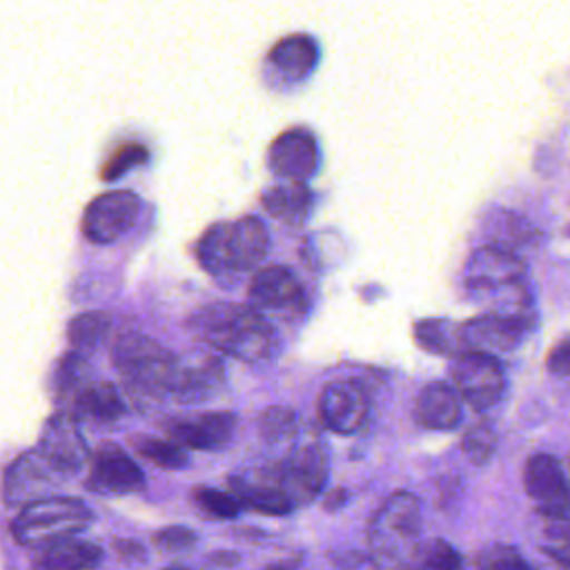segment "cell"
Instances as JSON below:
<instances>
[{
    "label": "cell",
    "mask_w": 570,
    "mask_h": 570,
    "mask_svg": "<svg viewBox=\"0 0 570 570\" xmlns=\"http://www.w3.org/2000/svg\"><path fill=\"white\" fill-rule=\"evenodd\" d=\"M450 379L459 399L479 412L497 405L505 390L503 367L499 358L490 354H479V352L456 354L450 367Z\"/></svg>",
    "instance_id": "obj_7"
},
{
    "label": "cell",
    "mask_w": 570,
    "mask_h": 570,
    "mask_svg": "<svg viewBox=\"0 0 570 570\" xmlns=\"http://www.w3.org/2000/svg\"><path fill=\"white\" fill-rule=\"evenodd\" d=\"M223 363L216 356L209 354H200L194 358L183 361L178 365V374L171 387V399H176L178 403L191 405V403H200L205 399H209L223 383Z\"/></svg>",
    "instance_id": "obj_20"
},
{
    "label": "cell",
    "mask_w": 570,
    "mask_h": 570,
    "mask_svg": "<svg viewBox=\"0 0 570 570\" xmlns=\"http://www.w3.org/2000/svg\"><path fill=\"white\" fill-rule=\"evenodd\" d=\"M236 428L232 412H207L187 419H171L165 423L167 436L180 448L216 450L229 443Z\"/></svg>",
    "instance_id": "obj_17"
},
{
    "label": "cell",
    "mask_w": 570,
    "mask_h": 570,
    "mask_svg": "<svg viewBox=\"0 0 570 570\" xmlns=\"http://www.w3.org/2000/svg\"><path fill=\"white\" fill-rule=\"evenodd\" d=\"M546 367H548V372H552L557 376H570V338L559 341L550 350V354L546 358Z\"/></svg>",
    "instance_id": "obj_37"
},
{
    "label": "cell",
    "mask_w": 570,
    "mask_h": 570,
    "mask_svg": "<svg viewBox=\"0 0 570 570\" xmlns=\"http://www.w3.org/2000/svg\"><path fill=\"white\" fill-rule=\"evenodd\" d=\"M165 570H185V568H178V566H169V568H165Z\"/></svg>",
    "instance_id": "obj_43"
},
{
    "label": "cell",
    "mask_w": 570,
    "mask_h": 570,
    "mask_svg": "<svg viewBox=\"0 0 570 570\" xmlns=\"http://www.w3.org/2000/svg\"><path fill=\"white\" fill-rule=\"evenodd\" d=\"M541 548L557 566L570 570V519L548 521Z\"/></svg>",
    "instance_id": "obj_35"
},
{
    "label": "cell",
    "mask_w": 570,
    "mask_h": 570,
    "mask_svg": "<svg viewBox=\"0 0 570 570\" xmlns=\"http://www.w3.org/2000/svg\"><path fill=\"white\" fill-rule=\"evenodd\" d=\"M249 305L265 314H278L283 318H294L305 312V294L296 276L281 265H269L258 269L249 283Z\"/></svg>",
    "instance_id": "obj_13"
},
{
    "label": "cell",
    "mask_w": 570,
    "mask_h": 570,
    "mask_svg": "<svg viewBox=\"0 0 570 570\" xmlns=\"http://www.w3.org/2000/svg\"><path fill=\"white\" fill-rule=\"evenodd\" d=\"M461 450L463 454L476 463L483 465L485 461H490L497 452V432L490 423H476L472 425L463 439H461Z\"/></svg>",
    "instance_id": "obj_34"
},
{
    "label": "cell",
    "mask_w": 570,
    "mask_h": 570,
    "mask_svg": "<svg viewBox=\"0 0 570 570\" xmlns=\"http://www.w3.org/2000/svg\"><path fill=\"white\" fill-rule=\"evenodd\" d=\"M191 499L196 508L209 519H234L243 508L234 494H227L216 488H205V485L196 488L191 492Z\"/></svg>",
    "instance_id": "obj_32"
},
{
    "label": "cell",
    "mask_w": 570,
    "mask_h": 570,
    "mask_svg": "<svg viewBox=\"0 0 570 570\" xmlns=\"http://www.w3.org/2000/svg\"><path fill=\"white\" fill-rule=\"evenodd\" d=\"M318 165V149L312 134L292 129L281 134L269 147V167L289 183H305Z\"/></svg>",
    "instance_id": "obj_18"
},
{
    "label": "cell",
    "mask_w": 570,
    "mask_h": 570,
    "mask_svg": "<svg viewBox=\"0 0 570 570\" xmlns=\"http://www.w3.org/2000/svg\"><path fill=\"white\" fill-rule=\"evenodd\" d=\"M229 488L243 508H249L269 517H283L294 508V503L276 483L272 470L263 472V481H247L240 476H232Z\"/></svg>",
    "instance_id": "obj_23"
},
{
    "label": "cell",
    "mask_w": 570,
    "mask_h": 570,
    "mask_svg": "<svg viewBox=\"0 0 570 570\" xmlns=\"http://www.w3.org/2000/svg\"><path fill=\"white\" fill-rule=\"evenodd\" d=\"M309 203L312 196L305 183L274 185L263 194V207L267 209V214L287 225H298L307 216Z\"/></svg>",
    "instance_id": "obj_25"
},
{
    "label": "cell",
    "mask_w": 570,
    "mask_h": 570,
    "mask_svg": "<svg viewBox=\"0 0 570 570\" xmlns=\"http://www.w3.org/2000/svg\"><path fill=\"white\" fill-rule=\"evenodd\" d=\"M140 198L127 189L105 191L94 198L82 216V236L96 245H109L122 238L140 214Z\"/></svg>",
    "instance_id": "obj_10"
},
{
    "label": "cell",
    "mask_w": 570,
    "mask_h": 570,
    "mask_svg": "<svg viewBox=\"0 0 570 570\" xmlns=\"http://www.w3.org/2000/svg\"><path fill=\"white\" fill-rule=\"evenodd\" d=\"M154 546L165 550V552H180V550H187L191 548L198 537L191 528H185V525H167V528H160L154 532L151 537Z\"/></svg>",
    "instance_id": "obj_36"
},
{
    "label": "cell",
    "mask_w": 570,
    "mask_h": 570,
    "mask_svg": "<svg viewBox=\"0 0 570 570\" xmlns=\"http://www.w3.org/2000/svg\"><path fill=\"white\" fill-rule=\"evenodd\" d=\"M209 563L229 568V566H236V563H238V554H236V552H229V550H218V552H214V554L209 557Z\"/></svg>",
    "instance_id": "obj_41"
},
{
    "label": "cell",
    "mask_w": 570,
    "mask_h": 570,
    "mask_svg": "<svg viewBox=\"0 0 570 570\" xmlns=\"http://www.w3.org/2000/svg\"><path fill=\"white\" fill-rule=\"evenodd\" d=\"M114 552L125 563H134V561L145 559V548L140 543L131 541V539H116L114 541Z\"/></svg>",
    "instance_id": "obj_39"
},
{
    "label": "cell",
    "mask_w": 570,
    "mask_h": 570,
    "mask_svg": "<svg viewBox=\"0 0 570 570\" xmlns=\"http://www.w3.org/2000/svg\"><path fill=\"white\" fill-rule=\"evenodd\" d=\"M465 285L490 314L508 316L528 325L530 294L525 263L508 247L483 245L472 252L463 269Z\"/></svg>",
    "instance_id": "obj_2"
},
{
    "label": "cell",
    "mask_w": 570,
    "mask_h": 570,
    "mask_svg": "<svg viewBox=\"0 0 570 570\" xmlns=\"http://www.w3.org/2000/svg\"><path fill=\"white\" fill-rule=\"evenodd\" d=\"M89 505L76 497H47L20 508L11 521L13 541L24 548H42L47 543L76 537L91 523Z\"/></svg>",
    "instance_id": "obj_5"
},
{
    "label": "cell",
    "mask_w": 570,
    "mask_h": 570,
    "mask_svg": "<svg viewBox=\"0 0 570 570\" xmlns=\"http://www.w3.org/2000/svg\"><path fill=\"white\" fill-rule=\"evenodd\" d=\"M316 58H318L316 42L303 33H292L278 40L269 51V62L292 78L307 76L314 69Z\"/></svg>",
    "instance_id": "obj_24"
},
{
    "label": "cell",
    "mask_w": 570,
    "mask_h": 570,
    "mask_svg": "<svg viewBox=\"0 0 570 570\" xmlns=\"http://www.w3.org/2000/svg\"><path fill=\"white\" fill-rule=\"evenodd\" d=\"M347 501V492L343 490V488H334V490H330L327 494H325V501H323V505H325V510H338L343 503Z\"/></svg>",
    "instance_id": "obj_40"
},
{
    "label": "cell",
    "mask_w": 570,
    "mask_h": 570,
    "mask_svg": "<svg viewBox=\"0 0 570 570\" xmlns=\"http://www.w3.org/2000/svg\"><path fill=\"white\" fill-rule=\"evenodd\" d=\"M131 160L134 163H140V160H145V149L142 147H127V149H120L118 151V160H114V163H109V167H105V178H116L125 167H129L131 165Z\"/></svg>",
    "instance_id": "obj_38"
},
{
    "label": "cell",
    "mask_w": 570,
    "mask_h": 570,
    "mask_svg": "<svg viewBox=\"0 0 570 570\" xmlns=\"http://www.w3.org/2000/svg\"><path fill=\"white\" fill-rule=\"evenodd\" d=\"M301 561H303V557L296 554V557H287V559H283V561H276V563L267 566L265 570H298V568H301Z\"/></svg>",
    "instance_id": "obj_42"
},
{
    "label": "cell",
    "mask_w": 570,
    "mask_h": 570,
    "mask_svg": "<svg viewBox=\"0 0 570 570\" xmlns=\"http://www.w3.org/2000/svg\"><path fill=\"white\" fill-rule=\"evenodd\" d=\"M87 381H89V365L82 354L71 350L58 361L56 374H53V387L60 403L67 401Z\"/></svg>",
    "instance_id": "obj_30"
},
{
    "label": "cell",
    "mask_w": 570,
    "mask_h": 570,
    "mask_svg": "<svg viewBox=\"0 0 570 570\" xmlns=\"http://www.w3.org/2000/svg\"><path fill=\"white\" fill-rule=\"evenodd\" d=\"M476 570H530L528 561L519 554L517 548L505 543L483 546L474 557Z\"/></svg>",
    "instance_id": "obj_33"
},
{
    "label": "cell",
    "mask_w": 570,
    "mask_h": 570,
    "mask_svg": "<svg viewBox=\"0 0 570 570\" xmlns=\"http://www.w3.org/2000/svg\"><path fill=\"white\" fill-rule=\"evenodd\" d=\"M102 561V548L94 541L69 537L33 552L36 570H94Z\"/></svg>",
    "instance_id": "obj_22"
},
{
    "label": "cell",
    "mask_w": 570,
    "mask_h": 570,
    "mask_svg": "<svg viewBox=\"0 0 570 570\" xmlns=\"http://www.w3.org/2000/svg\"><path fill=\"white\" fill-rule=\"evenodd\" d=\"M414 421L428 430H452L461 421V399L450 383H428L414 401Z\"/></svg>",
    "instance_id": "obj_21"
},
{
    "label": "cell",
    "mask_w": 570,
    "mask_h": 570,
    "mask_svg": "<svg viewBox=\"0 0 570 570\" xmlns=\"http://www.w3.org/2000/svg\"><path fill=\"white\" fill-rule=\"evenodd\" d=\"M523 488L546 521L570 519V485L557 456L548 452L532 454L523 465Z\"/></svg>",
    "instance_id": "obj_8"
},
{
    "label": "cell",
    "mask_w": 570,
    "mask_h": 570,
    "mask_svg": "<svg viewBox=\"0 0 570 570\" xmlns=\"http://www.w3.org/2000/svg\"><path fill=\"white\" fill-rule=\"evenodd\" d=\"M318 421L336 434L358 432L370 412L367 392L356 381H332L318 394Z\"/></svg>",
    "instance_id": "obj_14"
},
{
    "label": "cell",
    "mask_w": 570,
    "mask_h": 570,
    "mask_svg": "<svg viewBox=\"0 0 570 570\" xmlns=\"http://www.w3.org/2000/svg\"><path fill=\"white\" fill-rule=\"evenodd\" d=\"M187 327L205 345L245 363L267 361L276 352L274 325L252 305H205L191 314Z\"/></svg>",
    "instance_id": "obj_1"
},
{
    "label": "cell",
    "mask_w": 570,
    "mask_h": 570,
    "mask_svg": "<svg viewBox=\"0 0 570 570\" xmlns=\"http://www.w3.org/2000/svg\"><path fill=\"white\" fill-rule=\"evenodd\" d=\"M399 570H461V554L443 539H419L401 559Z\"/></svg>",
    "instance_id": "obj_26"
},
{
    "label": "cell",
    "mask_w": 570,
    "mask_h": 570,
    "mask_svg": "<svg viewBox=\"0 0 570 570\" xmlns=\"http://www.w3.org/2000/svg\"><path fill=\"white\" fill-rule=\"evenodd\" d=\"M421 508L414 494L394 492L376 510L370 528V554L379 566H399L407 550L419 541Z\"/></svg>",
    "instance_id": "obj_6"
},
{
    "label": "cell",
    "mask_w": 570,
    "mask_h": 570,
    "mask_svg": "<svg viewBox=\"0 0 570 570\" xmlns=\"http://www.w3.org/2000/svg\"><path fill=\"white\" fill-rule=\"evenodd\" d=\"M85 485L96 494H134L145 488V474L120 445L105 441L89 456Z\"/></svg>",
    "instance_id": "obj_12"
},
{
    "label": "cell",
    "mask_w": 570,
    "mask_h": 570,
    "mask_svg": "<svg viewBox=\"0 0 570 570\" xmlns=\"http://www.w3.org/2000/svg\"><path fill=\"white\" fill-rule=\"evenodd\" d=\"M287 499L298 505L321 494L327 479V454L321 443L307 441L296 448L272 470Z\"/></svg>",
    "instance_id": "obj_9"
},
{
    "label": "cell",
    "mask_w": 570,
    "mask_h": 570,
    "mask_svg": "<svg viewBox=\"0 0 570 570\" xmlns=\"http://www.w3.org/2000/svg\"><path fill=\"white\" fill-rule=\"evenodd\" d=\"M258 432L267 443H285L296 436V412L285 405L267 407L258 419Z\"/></svg>",
    "instance_id": "obj_31"
},
{
    "label": "cell",
    "mask_w": 570,
    "mask_h": 570,
    "mask_svg": "<svg viewBox=\"0 0 570 570\" xmlns=\"http://www.w3.org/2000/svg\"><path fill=\"white\" fill-rule=\"evenodd\" d=\"M111 361L131 392L151 399L171 394L180 365L174 352L140 332L118 334L111 345Z\"/></svg>",
    "instance_id": "obj_4"
},
{
    "label": "cell",
    "mask_w": 570,
    "mask_h": 570,
    "mask_svg": "<svg viewBox=\"0 0 570 570\" xmlns=\"http://www.w3.org/2000/svg\"><path fill=\"white\" fill-rule=\"evenodd\" d=\"M269 234L261 218L243 216L232 223H214L198 240L196 256L216 278L254 269L267 254Z\"/></svg>",
    "instance_id": "obj_3"
},
{
    "label": "cell",
    "mask_w": 570,
    "mask_h": 570,
    "mask_svg": "<svg viewBox=\"0 0 570 570\" xmlns=\"http://www.w3.org/2000/svg\"><path fill=\"white\" fill-rule=\"evenodd\" d=\"M69 416L76 421H94V423H114L118 421L127 407L125 399L109 381H87L82 383L67 401H62Z\"/></svg>",
    "instance_id": "obj_19"
},
{
    "label": "cell",
    "mask_w": 570,
    "mask_h": 570,
    "mask_svg": "<svg viewBox=\"0 0 570 570\" xmlns=\"http://www.w3.org/2000/svg\"><path fill=\"white\" fill-rule=\"evenodd\" d=\"M109 327H111V316L105 312H85L76 316L67 330L71 350L82 356L87 352H94L102 343V338L109 334Z\"/></svg>",
    "instance_id": "obj_27"
},
{
    "label": "cell",
    "mask_w": 570,
    "mask_h": 570,
    "mask_svg": "<svg viewBox=\"0 0 570 570\" xmlns=\"http://www.w3.org/2000/svg\"><path fill=\"white\" fill-rule=\"evenodd\" d=\"M129 445L136 450L138 456L147 459L149 463L163 468V470H180L187 465V452L174 441H165L149 434H134L129 439Z\"/></svg>",
    "instance_id": "obj_28"
},
{
    "label": "cell",
    "mask_w": 570,
    "mask_h": 570,
    "mask_svg": "<svg viewBox=\"0 0 570 570\" xmlns=\"http://www.w3.org/2000/svg\"><path fill=\"white\" fill-rule=\"evenodd\" d=\"M416 343L432 354H459V325L441 318H428L414 325Z\"/></svg>",
    "instance_id": "obj_29"
},
{
    "label": "cell",
    "mask_w": 570,
    "mask_h": 570,
    "mask_svg": "<svg viewBox=\"0 0 570 570\" xmlns=\"http://www.w3.org/2000/svg\"><path fill=\"white\" fill-rule=\"evenodd\" d=\"M525 323L499 316V314H481L463 325H459V354L461 352H479V354H505L512 352L523 334Z\"/></svg>",
    "instance_id": "obj_15"
},
{
    "label": "cell",
    "mask_w": 570,
    "mask_h": 570,
    "mask_svg": "<svg viewBox=\"0 0 570 570\" xmlns=\"http://www.w3.org/2000/svg\"><path fill=\"white\" fill-rule=\"evenodd\" d=\"M60 474L36 452H24L7 468L2 479V499L7 505H27L47 499Z\"/></svg>",
    "instance_id": "obj_16"
},
{
    "label": "cell",
    "mask_w": 570,
    "mask_h": 570,
    "mask_svg": "<svg viewBox=\"0 0 570 570\" xmlns=\"http://www.w3.org/2000/svg\"><path fill=\"white\" fill-rule=\"evenodd\" d=\"M36 452L60 474H76L89 463V445L78 430V421L67 412L53 414L38 439Z\"/></svg>",
    "instance_id": "obj_11"
}]
</instances>
